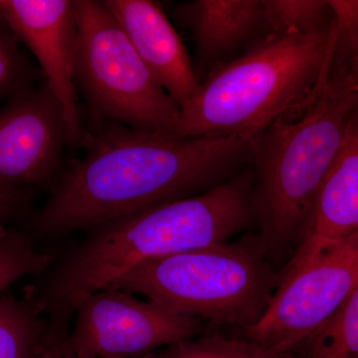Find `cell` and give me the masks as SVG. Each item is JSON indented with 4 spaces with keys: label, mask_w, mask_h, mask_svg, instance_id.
Returning a JSON list of instances; mask_svg holds the SVG:
<instances>
[{
    "label": "cell",
    "mask_w": 358,
    "mask_h": 358,
    "mask_svg": "<svg viewBox=\"0 0 358 358\" xmlns=\"http://www.w3.org/2000/svg\"><path fill=\"white\" fill-rule=\"evenodd\" d=\"M143 64L179 109L199 83L182 39L160 7L150 0H103Z\"/></svg>",
    "instance_id": "4fadbf2b"
},
{
    "label": "cell",
    "mask_w": 358,
    "mask_h": 358,
    "mask_svg": "<svg viewBox=\"0 0 358 358\" xmlns=\"http://www.w3.org/2000/svg\"><path fill=\"white\" fill-rule=\"evenodd\" d=\"M253 171L201 194L129 214L91 229L68 252L44 284L33 289L46 320L47 348L59 352L75 310L89 294L107 288L131 268L154 259L226 243L255 222Z\"/></svg>",
    "instance_id": "7a4b0ae2"
},
{
    "label": "cell",
    "mask_w": 358,
    "mask_h": 358,
    "mask_svg": "<svg viewBox=\"0 0 358 358\" xmlns=\"http://www.w3.org/2000/svg\"><path fill=\"white\" fill-rule=\"evenodd\" d=\"M358 234V113L320 183L294 253L278 280L315 262Z\"/></svg>",
    "instance_id": "8fae6325"
},
{
    "label": "cell",
    "mask_w": 358,
    "mask_h": 358,
    "mask_svg": "<svg viewBox=\"0 0 358 358\" xmlns=\"http://www.w3.org/2000/svg\"><path fill=\"white\" fill-rule=\"evenodd\" d=\"M210 329L196 317L106 288L78 305L59 358H143Z\"/></svg>",
    "instance_id": "52a82bcc"
},
{
    "label": "cell",
    "mask_w": 358,
    "mask_h": 358,
    "mask_svg": "<svg viewBox=\"0 0 358 358\" xmlns=\"http://www.w3.org/2000/svg\"><path fill=\"white\" fill-rule=\"evenodd\" d=\"M65 145L62 107L47 84L16 92L0 109V185H42L58 169Z\"/></svg>",
    "instance_id": "9c48e42d"
},
{
    "label": "cell",
    "mask_w": 358,
    "mask_h": 358,
    "mask_svg": "<svg viewBox=\"0 0 358 358\" xmlns=\"http://www.w3.org/2000/svg\"><path fill=\"white\" fill-rule=\"evenodd\" d=\"M358 113V73L331 75L251 141V204L268 259L296 249L322 179Z\"/></svg>",
    "instance_id": "3957f363"
},
{
    "label": "cell",
    "mask_w": 358,
    "mask_h": 358,
    "mask_svg": "<svg viewBox=\"0 0 358 358\" xmlns=\"http://www.w3.org/2000/svg\"><path fill=\"white\" fill-rule=\"evenodd\" d=\"M46 320L31 289L0 296V358H45Z\"/></svg>",
    "instance_id": "5bb4252c"
},
{
    "label": "cell",
    "mask_w": 358,
    "mask_h": 358,
    "mask_svg": "<svg viewBox=\"0 0 358 358\" xmlns=\"http://www.w3.org/2000/svg\"><path fill=\"white\" fill-rule=\"evenodd\" d=\"M143 358H145V357H143Z\"/></svg>",
    "instance_id": "603a6c76"
},
{
    "label": "cell",
    "mask_w": 358,
    "mask_h": 358,
    "mask_svg": "<svg viewBox=\"0 0 358 358\" xmlns=\"http://www.w3.org/2000/svg\"><path fill=\"white\" fill-rule=\"evenodd\" d=\"M173 16L194 41L199 85L271 33L262 0H192L174 6Z\"/></svg>",
    "instance_id": "7c38bea8"
},
{
    "label": "cell",
    "mask_w": 358,
    "mask_h": 358,
    "mask_svg": "<svg viewBox=\"0 0 358 358\" xmlns=\"http://www.w3.org/2000/svg\"><path fill=\"white\" fill-rule=\"evenodd\" d=\"M31 193L28 188H8L0 185V235L13 229L11 225L25 215Z\"/></svg>",
    "instance_id": "44dd1931"
},
{
    "label": "cell",
    "mask_w": 358,
    "mask_h": 358,
    "mask_svg": "<svg viewBox=\"0 0 358 358\" xmlns=\"http://www.w3.org/2000/svg\"><path fill=\"white\" fill-rule=\"evenodd\" d=\"M300 345L301 358H358V288Z\"/></svg>",
    "instance_id": "9a60e30c"
},
{
    "label": "cell",
    "mask_w": 358,
    "mask_h": 358,
    "mask_svg": "<svg viewBox=\"0 0 358 358\" xmlns=\"http://www.w3.org/2000/svg\"><path fill=\"white\" fill-rule=\"evenodd\" d=\"M52 256L34 246L23 233L10 229L0 235V294L26 275L40 274Z\"/></svg>",
    "instance_id": "ac0fdd59"
},
{
    "label": "cell",
    "mask_w": 358,
    "mask_h": 358,
    "mask_svg": "<svg viewBox=\"0 0 358 358\" xmlns=\"http://www.w3.org/2000/svg\"><path fill=\"white\" fill-rule=\"evenodd\" d=\"M157 358H296L267 350L247 339L226 338L217 331L200 334L164 348Z\"/></svg>",
    "instance_id": "e0dca14e"
},
{
    "label": "cell",
    "mask_w": 358,
    "mask_h": 358,
    "mask_svg": "<svg viewBox=\"0 0 358 358\" xmlns=\"http://www.w3.org/2000/svg\"><path fill=\"white\" fill-rule=\"evenodd\" d=\"M7 27L32 52L45 83L62 107L67 145L82 147L84 131L74 81L77 18L72 0H1Z\"/></svg>",
    "instance_id": "30bf717a"
},
{
    "label": "cell",
    "mask_w": 358,
    "mask_h": 358,
    "mask_svg": "<svg viewBox=\"0 0 358 358\" xmlns=\"http://www.w3.org/2000/svg\"><path fill=\"white\" fill-rule=\"evenodd\" d=\"M74 81L99 119L173 136L179 108L143 64L102 1L74 0Z\"/></svg>",
    "instance_id": "8992f818"
},
{
    "label": "cell",
    "mask_w": 358,
    "mask_h": 358,
    "mask_svg": "<svg viewBox=\"0 0 358 358\" xmlns=\"http://www.w3.org/2000/svg\"><path fill=\"white\" fill-rule=\"evenodd\" d=\"M271 33L313 34L333 24V9L327 0H262Z\"/></svg>",
    "instance_id": "2e32d148"
},
{
    "label": "cell",
    "mask_w": 358,
    "mask_h": 358,
    "mask_svg": "<svg viewBox=\"0 0 358 358\" xmlns=\"http://www.w3.org/2000/svg\"><path fill=\"white\" fill-rule=\"evenodd\" d=\"M334 15V42L329 74L358 73V1L327 0Z\"/></svg>",
    "instance_id": "d6986e66"
},
{
    "label": "cell",
    "mask_w": 358,
    "mask_h": 358,
    "mask_svg": "<svg viewBox=\"0 0 358 358\" xmlns=\"http://www.w3.org/2000/svg\"><path fill=\"white\" fill-rule=\"evenodd\" d=\"M86 133L83 159L59 176L33 218L40 237L60 236L201 194L251 166L239 136L176 138L110 122Z\"/></svg>",
    "instance_id": "6da1fadb"
},
{
    "label": "cell",
    "mask_w": 358,
    "mask_h": 358,
    "mask_svg": "<svg viewBox=\"0 0 358 358\" xmlns=\"http://www.w3.org/2000/svg\"><path fill=\"white\" fill-rule=\"evenodd\" d=\"M7 27L6 20H4L3 10H2L1 0H0V28Z\"/></svg>",
    "instance_id": "7402d4cb"
},
{
    "label": "cell",
    "mask_w": 358,
    "mask_h": 358,
    "mask_svg": "<svg viewBox=\"0 0 358 358\" xmlns=\"http://www.w3.org/2000/svg\"><path fill=\"white\" fill-rule=\"evenodd\" d=\"M35 77L13 33L8 27L0 28V103L32 85Z\"/></svg>",
    "instance_id": "ffe728a7"
},
{
    "label": "cell",
    "mask_w": 358,
    "mask_h": 358,
    "mask_svg": "<svg viewBox=\"0 0 358 358\" xmlns=\"http://www.w3.org/2000/svg\"><path fill=\"white\" fill-rule=\"evenodd\" d=\"M358 288V234L278 281L262 317L245 339L275 352H292Z\"/></svg>",
    "instance_id": "ba28073f"
},
{
    "label": "cell",
    "mask_w": 358,
    "mask_h": 358,
    "mask_svg": "<svg viewBox=\"0 0 358 358\" xmlns=\"http://www.w3.org/2000/svg\"><path fill=\"white\" fill-rule=\"evenodd\" d=\"M334 20L313 34L270 33L211 71L179 109L173 136H239L251 141L308 100L326 81Z\"/></svg>",
    "instance_id": "277c9868"
},
{
    "label": "cell",
    "mask_w": 358,
    "mask_h": 358,
    "mask_svg": "<svg viewBox=\"0 0 358 358\" xmlns=\"http://www.w3.org/2000/svg\"><path fill=\"white\" fill-rule=\"evenodd\" d=\"M277 284V273L251 235L147 261L107 288L143 294L211 327L245 329L262 317Z\"/></svg>",
    "instance_id": "5b68a950"
}]
</instances>
